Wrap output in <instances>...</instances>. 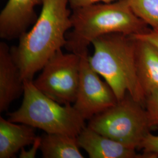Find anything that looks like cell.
I'll return each mask as SVG.
<instances>
[{
  "instance_id": "cell-9",
  "label": "cell",
  "mask_w": 158,
  "mask_h": 158,
  "mask_svg": "<svg viewBox=\"0 0 158 158\" xmlns=\"http://www.w3.org/2000/svg\"><path fill=\"white\" fill-rule=\"evenodd\" d=\"M80 148L90 158H150L127 146L85 127L77 136Z\"/></svg>"
},
{
  "instance_id": "cell-4",
  "label": "cell",
  "mask_w": 158,
  "mask_h": 158,
  "mask_svg": "<svg viewBox=\"0 0 158 158\" xmlns=\"http://www.w3.org/2000/svg\"><path fill=\"white\" fill-rule=\"evenodd\" d=\"M23 102L9 113L8 120L43 130L47 134L77 137L86 127L85 120L72 104H61L38 90L33 80H25Z\"/></svg>"
},
{
  "instance_id": "cell-3",
  "label": "cell",
  "mask_w": 158,
  "mask_h": 158,
  "mask_svg": "<svg viewBox=\"0 0 158 158\" xmlns=\"http://www.w3.org/2000/svg\"><path fill=\"white\" fill-rule=\"evenodd\" d=\"M91 68L112 89L118 101L127 93L143 105L145 96L138 81L136 68V40L132 35L107 34L94 40Z\"/></svg>"
},
{
  "instance_id": "cell-14",
  "label": "cell",
  "mask_w": 158,
  "mask_h": 158,
  "mask_svg": "<svg viewBox=\"0 0 158 158\" xmlns=\"http://www.w3.org/2000/svg\"><path fill=\"white\" fill-rule=\"evenodd\" d=\"M130 7L151 28L158 29V0H128Z\"/></svg>"
},
{
  "instance_id": "cell-6",
  "label": "cell",
  "mask_w": 158,
  "mask_h": 158,
  "mask_svg": "<svg viewBox=\"0 0 158 158\" xmlns=\"http://www.w3.org/2000/svg\"><path fill=\"white\" fill-rule=\"evenodd\" d=\"M80 56L57 51L46 62L38 77L33 80L36 87L61 104L74 103L79 88Z\"/></svg>"
},
{
  "instance_id": "cell-19",
  "label": "cell",
  "mask_w": 158,
  "mask_h": 158,
  "mask_svg": "<svg viewBox=\"0 0 158 158\" xmlns=\"http://www.w3.org/2000/svg\"><path fill=\"white\" fill-rule=\"evenodd\" d=\"M116 1L118 0H69V3L70 4V6L73 10L74 8L90 6L100 2L107 3Z\"/></svg>"
},
{
  "instance_id": "cell-17",
  "label": "cell",
  "mask_w": 158,
  "mask_h": 158,
  "mask_svg": "<svg viewBox=\"0 0 158 158\" xmlns=\"http://www.w3.org/2000/svg\"><path fill=\"white\" fill-rule=\"evenodd\" d=\"M132 36L137 39L148 41L158 49V29H149L144 33Z\"/></svg>"
},
{
  "instance_id": "cell-15",
  "label": "cell",
  "mask_w": 158,
  "mask_h": 158,
  "mask_svg": "<svg viewBox=\"0 0 158 158\" xmlns=\"http://www.w3.org/2000/svg\"><path fill=\"white\" fill-rule=\"evenodd\" d=\"M144 106L151 128L158 127V87L147 94Z\"/></svg>"
},
{
  "instance_id": "cell-10",
  "label": "cell",
  "mask_w": 158,
  "mask_h": 158,
  "mask_svg": "<svg viewBox=\"0 0 158 158\" xmlns=\"http://www.w3.org/2000/svg\"><path fill=\"white\" fill-rule=\"evenodd\" d=\"M24 81L14 61L10 48L0 43V112L6 111L11 104L23 94Z\"/></svg>"
},
{
  "instance_id": "cell-5",
  "label": "cell",
  "mask_w": 158,
  "mask_h": 158,
  "mask_svg": "<svg viewBox=\"0 0 158 158\" xmlns=\"http://www.w3.org/2000/svg\"><path fill=\"white\" fill-rule=\"evenodd\" d=\"M87 127L136 149L151 130L143 105L128 93L114 106L91 118Z\"/></svg>"
},
{
  "instance_id": "cell-16",
  "label": "cell",
  "mask_w": 158,
  "mask_h": 158,
  "mask_svg": "<svg viewBox=\"0 0 158 158\" xmlns=\"http://www.w3.org/2000/svg\"><path fill=\"white\" fill-rule=\"evenodd\" d=\"M139 148L149 158H158V135H153L149 132L143 139Z\"/></svg>"
},
{
  "instance_id": "cell-18",
  "label": "cell",
  "mask_w": 158,
  "mask_h": 158,
  "mask_svg": "<svg viewBox=\"0 0 158 158\" xmlns=\"http://www.w3.org/2000/svg\"><path fill=\"white\" fill-rule=\"evenodd\" d=\"M40 143H41V136H36L34 143L32 144V147L31 149H29L28 151H25L24 148H23L21 150V151L19 155V158H35L38 149H40Z\"/></svg>"
},
{
  "instance_id": "cell-12",
  "label": "cell",
  "mask_w": 158,
  "mask_h": 158,
  "mask_svg": "<svg viewBox=\"0 0 158 158\" xmlns=\"http://www.w3.org/2000/svg\"><path fill=\"white\" fill-rule=\"evenodd\" d=\"M35 128L0 117V158H11L23 148L32 145L37 136Z\"/></svg>"
},
{
  "instance_id": "cell-11",
  "label": "cell",
  "mask_w": 158,
  "mask_h": 158,
  "mask_svg": "<svg viewBox=\"0 0 158 158\" xmlns=\"http://www.w3.org/2000/svg\"><path fill=\"white\" fill-rule=\"evenodd\" d=\"M134 38L137 76L146 97L149 92L158 87V49L148 41Z\"/></svg>"
},
{
  "instance_id": "cell-2",
  "label": "cell",
  "mask_w": 158,
  "mask_h": 158,
  "mask_svg": "<svg viewBox=\"0 0 158 158\" xmlns=\"http://www.w3.org/2000/svg\"><path fill=\"white\" fill-rule=\"evenodd\" d=\"M72 31L66 34L65 48L79 55L88 53L96 38L107 34L135 35L148 31V25L137 17L128 0L97 3L73 9Z\"/></svg>"
},
{
  "instance_id": "cell-1",
  "label": "cell",
  "mask_w": 158,
  "mask_h": 158,
  "mask_svg": "<svg viewBox=\"0 0 158 158\" xmlns=\"http://www.w3.org/2000/svg\"><path fill=\"white\" fill-rule=\"evenodd\" d=\"M68 3L69 0H43L32 28L19 38L18 45L10 48L24 80H33L34 75L66 45V32L72 27Z\"/></svg>"
},
{
  "instance_id": "cell-8",
  "label": "cell",
  "mask_w": 158,
  "mask_h": 158,
  "mask_svg": "<svg viewBox=\"0 0 158 158\" xmlns=\"http://www.w3.org/2000/svg\"><path fill=\"white\" fill-rule=\"evenodd\" d=\"M42 3L43 0H8L0 13L1 38L19 39L36 22L35 7Z\"/></svg>"
},
{
  "instance_id": "cell-13",
  "label": "cell",
  "mask_w": 158,
  "mask_h": 158,
  "mask_svg": "<svg viewBox=\"0 0 158 158\" xmlns=\"http://www.w3.org/2000/svg\"><path fill=\"white\" fill-rule=\"evenodd\" d=\"M77 137L63 134L41 136L40 150L44 158H83Z\"/></svg>"
},
{
  "instance_id": "cell-7",
  "label": "cell",
  "mask_w": 158,
  "mask_h": 158,
  "mask_svg": "<svg viewBox=\"0 0 158 158\" xmlns=\"http://www.w3.org/2000/svg\"><path fill=\"white\" fill-rule=\"evenodd\" d=\"M80 56L79 88L73 107L85 120L114 106L118 100L112 89L91 68L88 53Z\"/></svg>"
}]
</instances>
